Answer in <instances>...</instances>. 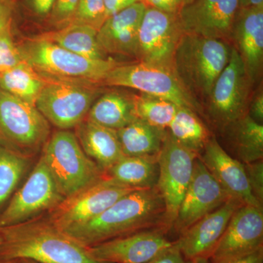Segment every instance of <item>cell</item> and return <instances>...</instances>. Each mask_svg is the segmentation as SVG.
<instances>
[{
	"instance_id": "obj_1",
	"label": "cell",
	"mask_w": 263,
	"mask_h": 263,
	"mask_svg": "<svg viewBox=\"0 0 263 263\" xmlns=\"http://www.w3.org/2000/svg\"><path fill=\"white\" fill-rule=\"evenodd\" d=\"M171 230L165 205L157 186L123 195L98 216L62 231L86 248L143 230Z\"/></svg>"
},
{
	"instance_id": "obj_2",
	"label": "cell",
	"mask_w": 263,
	"mask_h": 263,
	"mask_svg": "<svg viewBox=\"0 0 263 263\" xmlns=\"http://www.w3.org/2000/svg\"><path fill=\"white\" fill-rule=\"evenodd\" d=\"M24 259L38 263H104L44 215L0 227V260Z\"/></svg>"
},
{
	"instance_id": "obj_3",
	"label": "cell",
	"mask_w": 263,
	"mask_h": 263,
	"mask_svg": "<svg viewBox=\"0 0 263 263\" xmlns=\"http://www.w3.org/2000/svg\"><path fill=\"white\" fill-rule=\"evenodd\" d=\"M231 49L228 43L220 40L183 34L175 51L173 72L198 103L207 101L229 62Z\"/></svg>"
},
{
	"instance_id": "obj_4",
	"label": "cell",
	"mask_w": 263,
	"mask_h": 263,
	"mask_svg": "<svg viewBox=\"0 0 263 263\" xmlns=\"http://www.w3.org/2000/svg\"><path fill=\"white\" fill-rule=\"evenodd\" d=\"M24 60L45 77L83 81L101 86L120 62L114 59L91 60L55 44L41 36L18 45Z\"/></svg>"
},
{
	"instance_id": "obj_5",
	"label": "cell",
	"mask_w": 263,
	"mask_h": 263,
	"mask_svg": "<svg viewBox=\"0 0 263 263\" xmlns=\"http://www.w3.org/2000/svg\"><path fill=\"white\" fill-rule=\"evenodd\" d=\"M40 157L65 198L104 179L103 171L84 153L72 131L54 132Z\"/></svg>"
},
{
	"instance_id": "obj_6",
	"label": "cell",
	"mask_w": 263,
	"mask_h": 263,
	"mask_svg": "<svg viewBox=\"0 0 263 263\" xmlns=\"http://www.w3.org/2000/svg\"><path fill=\"white\" fill-rule=\"evenodd\" d=\"M50 136L49 122L36 106L0 88V145L34 159L41 155Z\"/></svg>"
},
{
	"instance_id": "obj_7",
	"label": "cell",
	"mask_w": 263,
	"mask_h": 263,
	"mask_svg": "<svg viewBox=\"0 0 263 263\" xmlns=\"http://www.w3.org/2000/svg\"><path fill=\"white\" fill-rule=\"evenodd\" d=\"M43 77L46 82L35 106L49 124L59 129H75L103 93L98 85Z\"/></svg>"
},
{
	"instance_id": "obj_8",
	"label": "cell",
	"mask_w": 263,
	"mask_h": 263,
	"mask_svg": "<svg viewBox=\"0 0 263 263\" xmlns=\"http://www.w3.org/2000/svg\"><path fill=\"white\" fill-rule=\"evenodd\" d=\"M254 84L234 48L208 98V114L219 129H224L249 114Z\"/></svg>"
},
{
	"instance_id": "obj_9",
	"label": "cell",
	"mask_w": 263,
	"mask_h": 263,
	"mask_svg": "<svg viewBox=\"0 0 263 263\" xmlns=\"http://www.w3.org/2000/svg\"><path fill=\"white\" fill-rule=\"evenodd\" d=\"M65 199L44 161L39 157L24 182L0 213V227L13 226L42 216Z\"/></svg>"
},
{
	"instance_id": "obj_10",
	"label": "cell",
	"mask_w": 263,
	"mask_h": 263,
	"mask_svg": "<svg viewBox=\"0 0 263 263\" xmlns=\"http://www.w3.org/2000/svg\"><path fill=\"white\" fill-rule=\"evenodd\" d=\"M101 86L127 87L141 93L160 97L202 114L201 104L183 89L171 71L157 68L141 62L119 64L104 79Z\"/></svg>"
},
{
	"instance_id": "obj_11",
	"label": "cell",
	"mask_w": 263,
	"mask_h": 263,
	"mask_svg": "<svg viewBox=\"0 0 263 263\" xmlns=\"http://www.w3.org/2000/svg\"><path fill=\"white\" fill-rule=\"evenodd\" d=\"M182 31L177 14L146 7L138 29L136 62L172 71Z\"/></svg>"
},
{
	"instance_id": "obj_12",
	"label": "cell",
	"mask_w": 263,
	"mask_h": 263,
	"mask_svg": "<svg viewBox=\"0 0 263 263\" xmlns=\"http://www.w3.org/2000/svg\"><path fill=\"white\" fill-rule=\"evenodd\" d=\"M198 156L178 143L167 132L157 157V187L163 198L171 228L191 181L194 164Z\"/></svg>"
},
{
	"instance_id": "obj_13",
	"label": "cell",
	"mask_w": 263,
	"mask_h": 263,
	"mask_svg": "<svg viewBox=\"0 0 263 263\" xmlns=\"http://www.w3.org/2000/svg\"><path fill=\"white\" fill-rule=\"evenodd\" d=\"M134 190H136L119 186L103 179L66 197L43 215L59 229L65 230L91 220L123 195Z\"/></svg>"
},
{
	"instance_id": "obj_14",
	"label": "cell",
	"mask_w": 263,
	"mask_h": 263,
	"mask_svg": "<svg viewBox=\"0 0 263 263\" xmlns=\"http://www.w3.org/2000/svg\"><path fill=\"white\" fill-rule=\"evenodd\" d=\"M168 230L156 228L107 240L87 248L91 257L104 263H147L174 247Z\"/></svg>"
},
{
	"instance_id": "obj_15",
	"label": "cell",
	"mask_w": 263,
	"mask_h": 263,
	"mask_svg": "<svg viewBox=\"0 0 263 263\" xmlns=\"http://www.w3.org/2000/svg\"><path fill=\"white\" fill-rule=\"evenodd\" d=\"M230 197L197 157L187 190L171 230L180 235L201 218L216 210Z\"/></svg>"
},
{
	"instance_id": "obj_16",
	"label": "cell",
	"mask_w": 263,
	"mask_h": 263,
	"mask_svg": "<svg viewBox=\"0 0 263 263\" xmlns=\"http://www.w3.org/2000/svg\"><path fill=\"white\" fill-rule=\"evenodd\" d=\"M238 0H193L177 14L183 34L231 41Z\"/></svg>"
},
{
	"instance_id": "obj_17",
	"label": "cell",
	"mask_w": 263,
	"mask_h": 263,
	"mask_svg": "<svg viewBox=\"0 0 263 263\" xmlns=\"http://www.w3.org/2000/svg\"><path fill=\"white\" fill-rule=\"evenodd\" d=\"M263 248L262 208L242 205L232 216L211 262L239 257Z\"/></svg>"
},
{
	"instance_id": "obj_18",
	"label": "cell",
	"mask_w": 263,
	"mask_h": 263,
	"mask_svg": "<svg viewBox=\"0 0 263 263\" xmlns=\"http://www.w3.org/2000/svg\"><path fill=\"white\" fill-rule=\"evenodd\" d=\"M243 204L230 198L179 235L175 245L190 262L210 259L235 211Z\"/></svg>"
},
{
	"instance_id": "obj_19",
	"label": "cell",
	"mask_w": 263,
	"mask_h": 263,
	"mask_svg": "<svg viewBox=\"0 0 263 263\" xmlns=\"http://www.w3.org/2000/svg\"><path fill=\"white\" fill-rule=\"evenodd\" d=\"M202 152L200 158L230 198L243 205L262 208L249 187L245 165L228 155L215 137L209 138Z\"/></svg>"
},
{
	"instance_id": "obj_20",
	"label": "cell",
	"mask_w": 263,
	"mask_h": 263,
	"mask_svg": "<svg viewBox=\"0 0 263 263\" xmlns=\"http://www.w3.org/2000/svg\"><path fill=\"white\" fill-rule=\"evenodd\" d=\"M146 7L140 2L107 18L97 34L99 47L105 56L128 57L136 60L138 29Z\"/></svg>"
},
{
	"instance_id": "obj_21",
	"label": "cell",
	"mask_w": 263,
	"mask_h": 263,
	"mask_svg": "<svg viewBox=\"0 0 263 263\" xmlns=\"http://www.w3.org/2000/svg\"><path fill=\"white\" fill-rule=\"evenodd\" d=\"M231 41L253 83L262 76L263 65V7L239 8L235 17Z\"/></svg>"
},
{
	"instance_id": "obj_22",
	"label": "cell",
	"mask_w": 263,
	"mask_h": 263,
	"mask_svg": "<svg viewBox=\"0 0 263 263\" xmlns=\"http://www.w3.org/2000/svg\"><path fill=\"white\" fill-rule=\"evenodd\" d=\"M81 148L103 174L124 157L117 131L85 119L75 128Z\"/></svg>"
},
{
	"instance_id": "obj_23",
	"label": "cell",
	"mask_w": 263,
	"mask_h": 263,
	"mask_svg": "<svg viewBox=\"0 0 263 263\" xmlns=\"http://www.w3.org/2000/svg\"><path fill=\"white\" fill-rule=\"evenodd\" d=\"M157 157L124 156L104 173V179L133 190L155 188L159 178Z\"/></svg>"
},
{
	"instance_id": "obj_24",
	"label": "cell",
	"mask_w": 263,
	"mask_h": 263,
	"mask_svg": "<svg viewBox=\"0 0 263 263\" xmlns=\"http://www.w3.org/2000/svg\"><path fill=\"white\" fill-rule=\"evenodd\" d=\"M86 119L116 131L125 127L138 119L135 95L119 90L107 91L95 100Z\"/></svg>"
},
{
	"instance_id": "obj_25",
	"label": "cell",
	"mask_w": 263,
	"mask_h": 263,
	"mask_svg": "<svg viewBox=\"0 0 263 263\" xmlns=\"http://www.w3.org/2000/svg\"><path fill=\"white\" fill-rule=\"evenodd\" d=\"M167 133L139 119L117 130L123 154L129 157H157Z\"/></svg>"
},
{
	"instance_id": "obj_26",
	"label": "cell",
	"mask_w": 263,
	"mask_h": 263,
	"mask_svg": "<svg viewBox=\"0 0 263 263\" xmlns=\"http://www.w3.org/2000/svg\"><path fill=\"white\" fill-rule=\"evenodd\" d=\"M98 31L89 26L72 23L55 32L41 37L71 52L91 60L110 58L99 47L97 41Z\"/></svg>"
},
{
	"instance_id": "obj_27",
	"label": "cell",
	"mask_w": 263,
	"mask_h": 263,
	"mask_svg": "<svg viewBox=\"0 0 263 263\" xmlns=\"http://www.w3.org/2000/svg\"><path fill=\"white\" fill-rule=\"evenodd\" d=\"M229 132L233 148L243 164L262 160L263 125L254 121L249 114L230 124Z\"/></svg>"
},
{
	"instance_id": "obj_28",
	"label": "cell",
	"mask_w": 263,
	"mask_h": 263,
	"mask_svg": "<svg viewBox=\"0 0 263 263\" xmlns=\"http://www.w3.org/2000/svg\"><path fill=\"white\" fill-rule=\"evenodd\" d=\"M45 82V78L25 61L0 73V88L2 89L34 106H35Z\"/></svg>"
},
{
	"instance_id": "obj_29",
	"label": "cell",
	"mask_w": 263,
	"mask_h": 263,
	"mask_svg": "<svg viewBox=\"0 0 263 263\" xmlns=\"http://www.w3.org/2000/svg\"><path fill=\"white\" fill-rule=\"evenodd\" d=\"M167 130L178 143L198 155L212 137L196 112L183 106L178 108Z\"/></svg>"
},
{
	"instance_id": "obj_30",
	"label": "cell",
	"mask_w": 263,
	"mask_h": 263,
	"mask_svg": "<svg viewBox=\"0 0 263 263\" xmlns=\"http://www.w3.org/2000/svg\"><path fill=\"white\" fill-rule=\"evenodd\" d=\"M27 158L0 145V213L34 166Z\"/></svg>"
},
{
	"instance_id": "obj_31",
	"label": "cell",
	"mask_w": 263,
	"mask_h": 263,
	"mask_svg": "<svg viewBox=\"0 0 263 263\" xmlns=\"http://www.w3.org/2000/svg\"><path fill=\"white\" fill-rule=\"evenodd\" d=\"M178 108V105L167 99L144 93L135 95L137 118L153 127L167 129Z\"/></svg>"
},
{
	"instance_id": "obj_32",
	"label": "cell",
	"mask_w": 263,
	"mask_h": 263,
	"mask_svg": "<svg viewBox=\"0 0 263 263\" xmlns=\"http://www.w3.org/2000/svg\"><path fill=\"white\" fill-rule=\"evenodd\" d=\"M106 19L104 0H79L72 23L89 26L98 31Z\"/></svg>"
},
{
	"instance_id": "obj_33",
	"label": "cell",
	"mask_w": 263,
	"mask_h": 263,
	"mask_svg": "<svg viewBox=\"0 0 263 263\" xmlns=\"http://www.w3.org/2000/svg\"><path fill=\"white\" fill-rule=\"evenodd\" d=\"M24 62L18 45L15 43L11 26L0 32V73L16 67Z\"/></svg>"
},
{
	"instance_id": "obj_34",
	"label": "cell",
	"mask_w": 263,
	"mask_h": 263,
	"mask_svg": "<svg viewBox=\"0 0 263 263\" xmlns=\"http://www.w3.org/2000/svg\"><path fill=\"white\" fill-rule=\"evenodd\" d=\"M79 1V0H56L48 16L50 23L60 29L72 23Z\"/></svg>"
},
{
	"instance_id": "obj_35",
	"label": "cell",
	"mask_w": 263,
	"mask_h": 263,
	"mask_svg": "<svg viewBox=\"0 0 263 263\" xmlns=\"http://www.w3.org/2000/svg\"><path fill=\"white\" fill-rule=\"evenodd\" d=\"M249 187L252 195L262 205L263 201V162L262 160L243 164Z\"/></svg>"
},
{
	"instance_id": "obj_36",
	"label": "cell",
	"mask_w": 263,
	"mask_h": 263,
	"mask_svg": "<svg viewBox=\"0 0 263 263\" xmlns=\"http://www.w3.org/2000/svg\"><path fill=\"white\" fill-rule=\"evenodd\" d=\"M193 0H142L147 7H152L166 13L178 14Z\"/></svg>"
},
{
	"instance_id": "obj_37",
	"label": "cell",
	"mask_w": 263,
	"mask_h": 263,
	"mask_svg": "<svg viewBox=\"0 0 263 263\" xmlns=\"http://www.w3.org/2000/svg\"><path fill=\"white\" fill-rule=\"evenodd\" d=\"M56 0H24V5L35 18L44 19L49 16Z\"/></svg>"
},
{
	"instance_id": "obj_38",
	"label": "cell",
	"mask_w": 263,
	"mask_h": 263,
	"mask_svg": "<svg viewBox=\"0 0 263 263\" xmlns=\"http://www.w3.org/2000/svg\"><path fill=\"white\" fill-rule=\"evenodd\" d=\"M147 263H193L183 257L179 249L174 245L168 250L165 251Z\"/></svg>"
},
{
	"instance_id": "obj_39",
	"label": "cell",
	"mask_w": 263,
	"mask_h": 263,
	"mask_svg": "<svg viewBox=\"0 0 263 263\" xmlns=\"http://www.w3.org/2000/svg\"><path fill=\"white\" fill-rule=\"evenodd\" d=\"M249 115L256 122H263V92L262 88L252 95L249 106Z\"/></svg>"
},
{
	"instance_id": "obj_40",
	"label": "cell",
	"mask_w": 263,
	"mask_h": 263,
	"mask_svg": "<svg viewBox=\"0 0 263 263\" xmlns=\"http://www.w3.org/2000/svg\"><path fill=\"white\" fill-rule=\"evenodd\" d=\"M13 0H0V32L11 26Z\"/></svg>"
},
{
	"instance_id": "obj_41",
	"label": "cell",
	"mask_w": 263,
	"mask_h": 263,
	"mask_svg": "<svg viewBox=\"0 0 263 263\" xmlns=\"http://www.w3.org/2000/svg\"><path fill=\"white\" fill-rule=\"evenodd\" d=\"M210 263H263V248L245 255L216 261V262L210 261Z\"/></svg>"
},
{
	"instance_id": "obj_42",
	"label": "cell",
	"mask_w": 263,
	"mask_h": 263,
	"mask_svg": "<svg viewBox=\"0 0 263 263\" xmlns=\"http://www.w3.org/2000/svg\"><path fill=\"white\" fill-rule=\"evenodd\" d=\"M107 18L115 14L121 10L125 9L131 5L142 2V0H104Z\"/></svg>"
},
{
	"instance_id": "obj_43",
	"label": "cell",
	"mask_w": 263,
	"mask_h": 263,
	"mask_svg": "<svg viewBox=\"0 0 263 263\" xmlns=\"http://www.w3.org/2000/svg\"><path fill=\"white\" fill-rule=\"evenodd\" d=\"M239 8L263 7V0H238Z\"/></svg>"
},
{
	"instance_id": "obj_44",
	"label": "cell",
	"mask_w": 263,
	"mask_h": 263,
	"mask_svg": "<svg viewBox=\"0 0 263 263\" xmlns=\"http://www.w3.org/2000/svg\"><path fill=\"white\" fill-rule=\"evenodd\" d=\"M193 263H210V260H209V259L202 258L197 259L196 261H195V262Z\"/></svg>"
},
{
	"instance_id": "obj_45",
	"label": "cell",
	"mask_w": 263,
	"mask_h": 263,
	"mask_svg": "<svg viewBox=\"0 0 263 263\" xmlns=\"http://www.w3.org/2000/svg\"><path fill=\"white\" fill-rule=\"evenodd\" d=\"M20 259H12V260H0V263H20Z\"/></svg>"
},
{
	"instance_id": "obj_46",
	"label": "cell",
	"mask_w": 263,
	"mask_h": 263,
	"mask_svg": "<svg viewBox=\"0 0 263 263\" xmlns=\"http://www.w3.org/2000/svg\"><path fill=\"white\" fill-rule=\"evenodd\" d=\"M20 263H38L35 261L31 260V259H21Z\"/></svg>"
}]
</instances>
